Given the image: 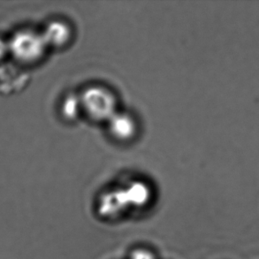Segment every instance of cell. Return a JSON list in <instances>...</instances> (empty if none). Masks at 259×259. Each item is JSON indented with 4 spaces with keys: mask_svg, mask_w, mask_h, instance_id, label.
I'll list each match as a JSON object with an SVG mask.
<instances>
[{
    "mask_svg": "<svg viewBox=\"0 0 259 259\" xmlns=\"http://www.w3.org/2000/svg\"><path fill=\"white\" fill-rule=\"evenodd\" d=\"M81 112L95 121H108L117 112V99L112 91L91 86L80 96Z\"/></svg>",
    "mask_w": 259,
    "mask_h": 259,
    "instance_id": "1",
    "label": "cell"
},
{
    "mask_svg": "<svg viewBox=\"0 0 259 259\" xmlns=\"http://www.w3.org/2000/svg\"><path fill=\"white\" fill-rule=\"evenodd\" d=\"M8 46L9 53L19 63L23 65L37 63L47 48L42 34L29 30L18 32Z\"/></svg>",
    "mask_w": 259,
    "mask_h": 259,
    "instance_id": "2",
    "label": "cell"
},
{
    "mask_svg": "<svg viewBox=\"0 0 259 259\" xmlns=\"http://www.w3.org/2000/svg\"><path fill=\"white\" fill-rule=\"evenodd\" d=\"M130 208L124 189H118L102 196L98 204V213L105 219H114L122 216Z\"/></svg>",
    "mask_w": 259,
    "mask_h": 259,
    "instance_id": "3",
    "label": "cell"
},
{
    "mask_svg": "<svg viewBox=\"0 0 259 259\" xmlns=\"http://www.w3.org/2000/svg\"><path fill=\"white\" fill-rule=\"evenodd\" d=\"M108 122L110 132L118 140H130L137 133L136 120L126 112H116Z\"/></svg>",
    "mask_w": 259,
    "mask_h": 259,
    "instance_id": "4",
    "label": "cell"
},
{
    "mask_svg": "<svg viewBox=\"0 0 259 259\" xmlns=\"http://www.w3.org/2000/svg\"><path fill=\"white\" fill-rule=\"evenodd\" d=\"M72 28L67 22L53 21L48 24L42 35L46 46L53 48H62L72 39Z\"/></svg>",
    "mask_w": 259,
    "mask_h": 259,
    "instance_id": "5",
    "label": "cell"
},
{
    "mask_svg": "<svg viewBox=\"0 0 259 259\" xmlns=\"http://www.w3.org/2000/svg\"><path fill=\"white\" fill-rule=\"evenodd\" d=\"M130 208H143L151 199V191L143 182H134L124 189Z\"/></svg>",
    "mask_w": 259,
    "mask_h": 259,
    "instance_id": "6",
    "label": "cell"
},
{
    "mask_svg": "<svg viewBox=\"0 0 259 259\" xmlns=\"http://www.w3.org/2000/svg\"><path fill=\"white\" fill-rule=\"evenodd\" d=\"M81 112L80 97L75 95H69L64 99L62 104V113L67 119H76Z\"/></svg>",
    "mask_w": 259,
    "mask_h": 259,
    "instance_id": "7",
    "label": "cell"
},
{
    "mask_svg": "<svg viewBox=\"0 0 259 259\" xmlns=\"http://www.w3.org/2000/svg\"><path fill=\"white\" fill-rule=\"evenodd\" d=\"M128 259H157V256L151 249L138 247L130 251Z\"/></svg>",
    "mask_w": 259,
    "mask_h": 259,
    "instance_id": "8",
    "label": "cell"
},
{
    "mask_svg": "<svg viewBox=\"0 0 259 259\" xmlns=\"http://www.w3.org/2000/svg\"><path fill=\"white\" fill-rule=\"evenodd\" d=\"M9 53V46L3 39L0 38V61Z\"/></svg>",
    "mask_w": 259,
    "mask_h": 259,
    "instance_id": "9",
    "label": "cell"
}]
</instances>
